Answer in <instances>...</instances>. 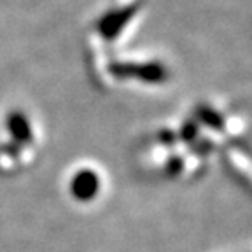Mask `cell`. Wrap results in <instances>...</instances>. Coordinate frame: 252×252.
<instances>
[{
    "instance_id": "cell-1",
    "label": "cell",
    "mask_w": 252,
    "mask_h": 252,
    "mask_svg": "<svg viewBox=\"0 0 252 252\" xmlns=\"http://www.w3.org/2000/svg\"><path fill=\"white\" fill-rule=\"evenodd\" d=\"M110 72L118 77H123V75H128V77H140L144 81H163L166 77V72L161 65H156V63H149V65H112L110 67Z\"/></svg>"
},
{
    "instance_id": "cell-2",
    "label": "cell",
    "mask_w": 252,
    "mask_h": 252,
    "mask_svg": "<svg viewBox=\"0 0 252 252\" xmlns=\"http://www.w3.org/2000/svg\"><path fill=\"white\" fill-rule=\"evenodd\" d=\"M137 11V5H131V7L121 9V11L109 12L107 16H103L98 23V30L105 39H114L119 32L123 30L128 21L131 20V16Z\"/></svg>"
},
{
    "instance_id": "cell-3",
    "label": "cell",
    "mask_w": 252,
    "mask_h": 252,
    "mask_svg": "<svg viewBox=\"0 0 252 252\" xmlns=\"http://www.w3.org/2000/svg\"><path fill=\"white\" fill-rule=\"evenodd\" d=\"M96 189V179L91 172H84L81 177L75 179L74 182V193L77 198H88Z\"/></svg>"
}]
</instances>
